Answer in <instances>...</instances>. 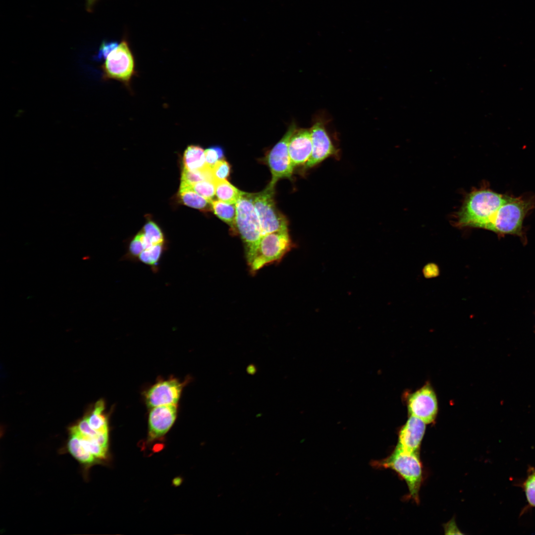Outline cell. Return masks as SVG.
Masks as SVG:
<instances>
[{"label":"cell","mask_w":535,"mask_h":535,"mask_svg":"<svg viewBox=\"0 0 535 535\" xmlns=\"http://www.w3.org/2000/svg\"><path fill=\"white\" fill-rule=\"evenodd\" d=\"M507 196L488 188L473 191L457 214V225L490 230L492 221Z\"/></svg>","instance_id":"1"},{"label":"cell","mask_w":535,"mask_h":535,"mask_svg":"<svg viewBox=\"0 0 535 535\" xmlns=\"http://www.w3.org/2000/svg\"><path fill=\"white\" fill-rule=\"evenodd\" d=\"M375 465L396 472L405 481L409 489V497L417 503H419V491L423 481L420 453L407 452L396 446L388 457L376 462Z\"/></svg>","instance_id":"2"},{"label":"cell","mask_w":535,"mask_h":535,"mask_svg":"<svg viewBox=\"0 0 535 535\" xmlns=\"http://www.w3.org/2000/svg\"><path fill=\"white\" fill-rule=\"evenodd\" d=\"M292 247L288 229L263 235L255 248L246 255L251 273H255L266 266L280 262Z\"/></svg>","instance_id":"3"},{"label":"cell","mask_w":535,"mask_h":535,"mask_svg":"<svg viewBox=\"0 0 535 535\" xmlns=\"http://www.w3.org/2000/svg\"><path fill=\"white\" fill-rule=\"evenodd\" d=\"M535 207L531 199L507 196L492 221L489 230L499 234H522L523 223Z\"/></svg>","instance_id":"4"},{"label":"cell","mask_w":535,"mask_h":535,"mask_svg":"<svg viewBox=\"0 0 535 535\" xmlns=\"http://www.w3.org/2000/svg\"><path fill=\"white\" fill-rule=\"evenodd\" d=\"M235 232L244 243L245 255L257 246L262 236L261 224L250 193H245L236 204Z\"/></svg>","instance_id":"5"},{"label":"cell","mask_w":535,"mask_h":535,"mask_svg":"<svg viewBox=\"0 0 535 535\" xmlns=\"http://www.w3.org/2000/svg\"><path fill=\"white\" fill-rule=\"evenodd\" d=\"M274 188L269 185L263 191L250 193L261 224L262 236L288 229L285 216L277 209L274 199Z\"/></svg>","instance_id":"6"},{"label":"cell","mask_w":535,"mask_h":535,"mask_svg":"<svg viewBox=\"0 0 535 535\" xmlns=\"http://www.w3.org/2000/svg\"><path fill=\"white\" fill-rule=\"evenodd\" d=\"M101 68L105 80L114 79L126 85L135 75V64L132 53L126 41H122L105 60Z\"/></svg>","instance_id":"7"},{"label":"cell","mask_w":535,"mask_h":535,"mask_svg":"<svg viewBox=\"0 0 535 535\" xmlns=\"http://www.w3.org/2000/svg\"><path fill=\"white\" fill-rule=\"evenodd\" d=\"M296 129V124L292 122L282 138L267 156V162L271 173V179L268 185L271 187L274 188L276 183L281 179H291L292 177L294 167L290 161L288 144Z\"/></svg>","instance_id":"8"},{"label":"cell","mask_w":535,"mask_h":535,"mask_svg":"<svg viewBox=\"0 0 535 535\" xmlns=\"http://www.w3.org/2000/svg\"><path fill=\"white\" fill-rule=\"evenodd\" d=\"M407 405L410 416L422 420L426 424L434 422L438 413V403L435 392L429 383L410 394Z\"/></svg>","instance_id":"9"},{"label":"cell","mask_w":535,"mask_h":535,"mask_svg":"<svg viewBox=\"0 0 535 535\" xmlns=\"http://www.w3.org/2000/svg\"><path fill=\"white\" fill-rule=\"evenodd\" d=\"M325 119L317 116L310 128L312 143L311 157L306 163L305 168L315 166L331 156L338 155V150L333 145L326 128Z\"/></svg>","instance_id":"10"},{"label":"cell","mask_w":535,"mask_h":535,"mask_svg":"<svg viewBox=\"0 0 535 535\" xmlns=\"http://www.w3.org/2000/svg\"><path fill=\"white\" fill-rule=\"evenodd\" d=\"M184 384L173 377L158 381L145 393L147 405L150 408L162 405H177Z\"/></svg>","instance_id":"11"},{"label":"cell","mask_w":535,"mask_h":535,"mask_svg":"<svg viewBox=\"0 0 535 535\" xmlns=\"http://www.w3.org/2000/svg\"><path fill=\"white\" fill-rule=\"evenodd\" d=\"M151 409L148 418L150 441L162 437L169 430L176 418L177 405H162Z\"/></svg>","instance_id":"12"},{"label":"cell","mask_w":535,"mask_h":535,"mask_svg":"<svg viewBox=\"0 0 535 535\" xmlns=\"http://www.w3.org/2000/svg\"><path fill=\"white\" fill-rule=\"evenodd\" d=\"M426 424L422 420L410 416L400 428L396 446L407 452L420 453Z\"/></svg>","instance_id":"13"},{"label":"cell","mask_w":535,"mask_h":535,"mask_svg":"<svg viewBox=\"0 0 535 535\" xmlns=\"http://www.w3.org/2000/svg\"><path fill=\"white\" fill-rule=\"evenodd\" d=\"M312 143L310 128L296 129L288 144V152L292 166L304 164L310 159Z\"/></svg>","instance_id":"14"},{"label":"cell","mask_w":535,"mask_h":535,"mask_svg":"<svg viewBox=\"0 0 535 535\" xmlns=\"http://www.w3.org/2000/svg\"><path fill=\"white\" fill-rule=\"evenodd\" d=\"M66 450L82 466L86 474L92 466L99 462L95 457L84 448L79 438L70 432L66 444Z\"/></svg>","instance_id":"15"},{"label":"cell","mask_w":535,"mask_h":535,"mask_svg":"<svg viewBox=\"0 0 535 535\" xmlns=\"http://www.w3.org/2000/svg\"><path fill=\"white\" fill-rule=\"evenodd\" d=\"M105 406L103 400L96 402L92 411L85 416L90 427L96 432L108 435V426L107 416L104 413Z\"/></svg>","instance_id":"16"},{"label":"cell","mask_w":535,"mask_h":535,"mask_svg":"<svg viewBox=\"0 0 535 535\" xmlns=\"http://www.w3.org/2000/svg\"><path fill=\"white\" fill-rule=\"evenodd\" d=\"M215 195L219 200L236 204L245 192L240 191L226 179L214 180Z\"/></svg>","instance_id":"17"},{"label":"cell","mask_w":535,"mask_h":535,"mask_svg":"<svg viewBox=\"0 0 535 535\" xmlns=\"http://www.w3.org/2000/svg\"><path fill=\"white\" fill-rule=\"evenodd\" d=\"M204 180L214 181L212 167L207 164L203 168L197 170L183 168L180 188L190 189L192 185Z\"/></svg>","instance_id":"18"},{"label":"cell","mask_w":535,"mask_h":535,"mask_svg":"<svg viewBox=\"0 0 535 535\" xmlns=\"http://www.w3.org/2000/svg\"><path fill=\"white\" fill-rule=\"evenodd\" d=\"M183 162L184 168L189 170L203 168L206 164L205 151L198 146H188L184 153Z\"/></svg>","instance_id":"19"},{"label":"cell","mask_w":535,"mask_h":535,"mask_svg":"<svg viewBox=\"0 0 535 535\" xmlns=\"http://www.w3.org/2000/svg\"><path fill=\"white\" fill-rule=\"evenodd\" d=\"M211 208L214 214L221 220L227 223L235 232L236 216V204H230L220 200H213Z\"/></svg>","instance_id":"20"},{"label":"cell","mask_w":535,"mask_h":535,"mask_svg":"<svg viewBox=\"0 0 535 535\" xmlns=\"http://www.w3.org/2000/svg\"><path fill=\"white\" fill-rule=\"evenodd\" d=\"M525 493L527 505L521 512V515L529 510L535 508V468L531 467L528 470L527 476L520 483Z\"/></svg>","instance_id":"21"},{"label":"cell","mask_w":535,"mask_h":535,"mask_svg":"<svg viewBox=\"0 0 535 535\" xmlns=\"http://www.w3.org/2000/svg\"><path fill=\"white\" fill-rule=\"evenodd\" d=\"M165 248L164 243L154 245L145 250L139 255L137 262H140L151 267L154 272L158 270L159 263Z\"/></svg>","instance_id":"22"},{"label":"cell","mask_w":535,"mask_h":535,"mask_svg":"<svg viewBox=\"0 0 535 535\" xmlns=\"http://www.w3.org/2000/svg\"><path fill=\"white\" fill-rule=\"evenodd\" d=\"M179 195L183 203L187 206L201 210L211 207L210 202L192 189L179 190Z\"/></svg>","instance_id":"23"},{"label":"cell","mask_w":535,"mask_h":535,"mask_svg":"<svg viewBox=\"0 0 535 535\" xmlns=\"http://www.w3.org/2000/svg\"><path fill=\"white\" fill-rule=\"evenodd\" d=\"M190 189L203 196L211 203L215 195V185L213 181L204 180L196 183L191 186Z\"/></svg>","instance_id":"24"},{"label":"cell","mask_w":535,"mask_h":535,"mask_svg":"<svg viewBox=\"0 0 535 535\" xmlns=\"http://www.w3.org/2000/svg\"><path fill=\"white\" fill-rule=\"evenodd\" d=\"M155 244L164 243V237L160 229L154 222L149 221L144 226L142 230Z\"/></svg>","instance_id":"25"},{"label":"cell","mask_w":535,"mask_h":535,"mask_svg":"<svg viewBox=\"0 0 535 535\" xmlns=\"http://www.w3.org/2000/svg\"><path fill=\"white\" fill-rule=\"evenodd\" d=\"M212 168L214 180L226 179L229 175L230 165L223 159L218 160Z\"/></svg>","instance_id":"26"},{"label":"cell","mask_w":535,"mask_h":535,"mask_svg":"<svg viewBox=\"0 0 535 535\" xmlns=\"http://www.w3.org/2000/svg\"><path fill=\"white\" fill-rule=\"evenodd\" d=\"M205 156L206 164L212 167L218 160L223 159V151L219 146L211 147L205 151Z\"/></svg>","instance_id":"27"},{"label":"cell","mask_w":535,"mask_h":535,"mask_svg":"<svg viewBox=\"0 0 535 535\" xmlns=\"http://www.w3.org/2000/svg\"><path fill=\"white\" fill-rule=\"evenodd\" d=\"M119 44L116 41H105L101 44L95 59L97 60H106L109 54L114 50Z\"/></svg>","instance_id":"28"},{"label":"cell","mask_w":535,"mask_h":535,"mask_svg":"<svg viewBox=\"0 0 535 535\" xmlns=\"http://www.w3.org/2000/svg\"><path fill=\"white\" fill-rule=\"evenodd\" d=\"M424 269V273L426 277H433L438 274V269L437 266L433 264L426 266Z\"/></svg>","instance_id":"29"},{"label":"cell","mask_w":535,"mask_h":535,"mask_svg":"<svg viewBox=\"0 0 535 535\" xmlns=\"http://www.w3.org/2000/svg\"><path fill=\"white\" fill-rule=\"evenodd\" d=\"M257 371V367L254 364H250L246 369L247 373L251 375L255 374Z\"/></svg>","instance_id":"30"},{"label":"cell","mask_w":535,"mask_h":535,"mask_svg":"<svg viewBox=\"0 0 535 535\" xmlns=\"http://www.w3.org/2000/svg\"><path fill=\"white\" fill-rule=\"evenodd\" d=\"M97 0H86L88 10L91 11L93 5Z\"/></svg>","instance_id":"31"}]
</instances>
